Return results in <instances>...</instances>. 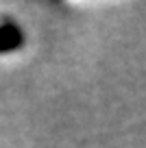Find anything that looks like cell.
<instances>
[{"label": "cell", "instance_id": "obj_1", "mask_svg": "<svg viewBox=\"0 0 146 148\" xmlns=\"http://www.w3.org/2000/svg\"><path fill=\"white\" fill-rule=\"evenodd\" d=\"M22 42H24V35L18 24H13V22L0 24V52L15 50V48L22 46Z\"/></svg>", "mask_w": 146, "mask_h": 148}]
</instances>
